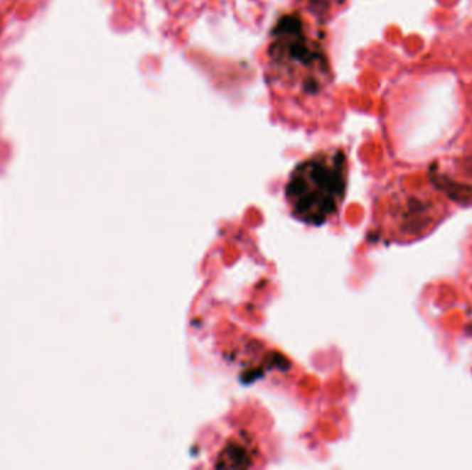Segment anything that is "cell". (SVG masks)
<instances>
[{
	"mask_svg": "<svg viewBox=\"0 0 472 470\" xmlns=\"http://www.w3.org/2000/svg\"><path fill=\"white\" fill-rule=\"evenodd\" d=\"M272 83L315 95L331 83V65L323 46L299 14H286L272 28L267 51Z\"/></svg>",
	"mask_w": 472,
	"mask_h": 470,
	"instance_id": "6da1fadb",
	"label": "cell"
},
{
	"mask_svg": "<svg viewBox=\"0 0 472 470\" xmlns=\"http://www.w3.org/2000/svg\"><path fill=\"white\" fill-rule=\"evenodd\" d=\"M348 184V165L344 152L322 151L294 167L284 187V199L291 215L312 226L334 217Z\"/></svg>",
	"mask_w": 472,
	"mask_h": 470,
	"instance_id": "7a4b0ae2",
	"label": "cell"
},
{
	"mask_svg": "<svg viewBox=\"0 0 472 470\" xmlns=\"http://www.w3.org/2000/svg\"><path fill=\"white\" fill-rule=\"evenodd\" d=\"M303 1H306L308 7L318 14H323L331 7V0H303Z\"/></svg>",
	"mask_w": 472,
	"mask_h": 470,
	"instance_id": "3957f363",
	"label": "cell"
},
{
	"mask_svg": "<svg viewBox=\"0 0 472 470\" xmlns=\"http://www.w3.org/2000/svg\"><path fill=\"white\" fill-rule=\"evenodd\" d=\"M1 31H3V17L0 14V33H1Z\"/></svg>",
	"mask_w": 472,
	"mask_h": 470,
	"instance_id": "277c9868",
	"label": "cell"
}]
</instances>
